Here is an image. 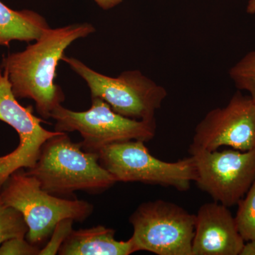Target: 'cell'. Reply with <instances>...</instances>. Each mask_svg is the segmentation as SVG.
I'll return each mask as SVG.
<instances>
[{"label": "cell", "instance_id": "cell-1", "mask_svg": "<svg viewBox=\"0 0 255 255\" xmlns=\"http://www.w3.org/2000/svg\"><path fill=\"white\" fill-rule=\"evenodd\" d=\"M95 31L89 23L49 28L23 51L3 57L0 68L7 72L15 97L34 101L40 117L51 118L65 100L61 87L55 83L58 63L73 42Z\"/></svg>", "mask_w": 255, "mask_h": 255}, {"label": "cell", "instance_id": "cell-2", "mask_svg": "<svg viewBox=\"0 0 255 255\" xmlns=\"http://www.w3.org/2000/svg\"><path fill=\"white\" fill-rule=\"evenodd\" d=\"M36 178L43 190L67 197L75 191L101 194L117 181L100 162V155L82 149L67 132L48 139L34 167L25 171Z\"/></svg>", "mask_w": 255, "mask_h": 255}, {"label": "cell", "instance_id": "cell-3", "mask_svg": "<svg viewBox=\"0 0 255 255\" xmlns=\"http://www.w3.org/2000/svg\"><path fill=\"white\" fill-rule=\"evenodd\" d=\"M0 196L5 204L22 214L28 228L26 240L36 246L50 238L60 221L72 219L82 222L94 210L86 201L60 197L43 190L36 178L23 169L8 178Z\"/></svg>", "mask_w": 255, "mask_h": 255}, {"label": "cell", "instance_id": "cell-4", "mask_svg": "<svg viewBox=\"0 0 255 255\" xmlns=\"http://www.w3.org/2000/svg\"><path fill=\"white\" fill-rule=\"evenodd\" d=\"M62 60L87 82L91 98L102 99L114 112L127 118L156 120V112L167 97V91L140 70H126L117 78H112L95 71L73 57L64 55Z\"/></svg>", "mask_w": 255, "mask_h": 255}, {"label": "cell", "instance_id": "cell-5", "mask_svg": "<svg viewBox=\"0 0 255 255\" xmlns=\"http://www.w3.org/2000/svg\"><path fill=\"white\" fill-rule=\"evenodd\" d=\"M98 154L100 164L117 182H140L186 191L196 179L191 156L177 162H165L151 155L142 140L115 142Z\"/></svg>", "mask_w": 255, "mask_h": 255}, {"label": "cell", "instance_id": "cell-6", "mask_svg": "<svg viewBox=\"0 0 255 255\" xmlns=\"http://www.w3.org/2000/svg\"><path fill=\"white\" fill-rule=\"evenodd\" d=\"M55 130L78 131L82 137V149L99 152L106 146L127 140L148 142L155 136V121L127 118L114 112L105 101L92 98V106L85 112H74L60 105L51 114Z\"/></svg>", "mask_w": 255, "mask_h": 255}, {"label": "cell", "instance_id": "cell-7", "mask_svg": "<svg viewBox=\"0 0 255 255\" xmlns=\"http://www.w3.org/2000/svg\"><path fill=\"white\" fill-rule=\"evenodd\" d=\"M195 220V214L170 201L142 203L129 218L135 253L192 255Z\"/></svg>", "mask_w": 255, "mask_h": 255}, {"label": "cell", "instance_id": "cell-8", "mask_svg": "<svg viewBox=\"0 0 255 255\" xmlns=\"http://www.w3.org/2000/svg\"><path fill=\"white\" fill-rule=\"evenodd\" d=\"M195 162L196 185L214 201L237 205L255 181V147L251 150L208 151L189 146Z\"/></svg>", "mask_w": 255, "mask_h": 255}, {"label": "cell", "instance_id": "cell-9", "mask_svg": "<svg viewBox=\"0 0 255 255\" xmlns=\"http://www.w3.org/2000/svg\"><path fill=\"white\" fill-rule=\"evenodd\" d=\"M0 121L17 132L19 143L7 155L0 156V191L11 174L20 169H31L39 158L45 142L63 132L50 131L42 127L44 121L33 114L31 106L20 105L11 90L6 70L0 68Z\"/></svg>", "mask_w": 255, "mask_h": 255}, {"label": "cell", "instance_id": "cell-10", "mask_svg": "<svg viewBox=\"0 0 255 255\" xmlns=\"http://www.w3.org/2000/svg\"><path fill=\"white\" fill-rule=\"evenodd\" d=\"M191 147L208 151L222 146L235 150L255 147V103L238 92L226 107L209 111L195 128Z\"/></svg>", "mask_w": 255, "mask_h": 255}, {"label": "cell", "instance_id": "cell-11", "mask_svg": "<svg viewBox=\"0 0 255 255\" xmlns=\"http://www.w3.org/2000/svg\"><path fill=\"white\" fill-rule=\"evenodd\" d=\"M192 255H240L246 242L227 206L206 203L195 214Z\"/></svg>", "mask_w": 255, "mask_h": 255}, {"label": "cell", "instance_id": "cell-12", "mask_svg": "<svg viewBox=\"0 0 255 255\" xmlns=\"http://www.w3.org/2000/svg\"><path fill=\"white\" fill-rule=\"evenodd\" d=\"M131 239L119 241L115 231L103 226L72 230L60 246V255H130L135 253Z\"/></svg>", "mask_w": 255, "mask_h": 255}, {"label": "cell", "instance_id": "cell-13", "mask_svg": "<svg viewBox=\"0 0 255 255\" xmlns=\"http://www.w3.org/2000/svg\"><path fill=\"white\" fill-rule=\"evenodd\" d=\"M50 26L46 18L31 10L16 11L0 1V46L13 41H36Z\"/></svg>", "mask_w": 255, "mask_h": 255}, {"label": "cell", "instance_id": "cell-14", "mask_svg": "<svg viewBox=\"0 0 255 255\" xmlns=\"http://www.w3.org/2000/svg\"><path fill=\"white\" fill-rule=\"evenodd\" d=\"M28 228L18 210L5 204L0 196V246L12 238H25Z\"/></svg>", "mask_w": 255, "mask_h": 255}, {"label": "cell", "instance_id": "cell-15", "mask_svg": "<svg viewBox=\"0 0 255 255\" xmlns=\"http://www.w3.org/2000/svg\"><path fill=\"white\" fill-rule=\"evenodd\" d=\"M237 205L234 218L238 232L246 243L255 241V181Z\"/></svg>", "mask_w": 255, "mask_h": 255}, {"label": "cell", "instance_id": "cell-16", "mask_svg": "<svg viewBox=\"0 0 255 255\" xmlns=\"http://www.w3.org/2000/svg\"><path fill=\"white\" fill-rule=\"evenodd\" d=\"M229 76L239 90L249 92L255 103V50L247 53L230 69Z\"/></svg>", "mask_w": 255, "mask_h": 255}, {"label": "cell", "instance_id": "cell-17", "mask_svg": "<svg viewBox=\"0 0 255 255\" xmlns=\"http://www.w3.org/2000/svg\"><path fill=\"white\" fill-rule=\"evenodd\" d=\"M73 220L65 219L60 221L50 236V241L43 249H41L39 255L58 254L60 246L68 237L73 230Z\"/></svg>", "mask_w": 255, "mask_h": 255}, {"label": "cell", "instance_id": "cell-18", "mask_svg": "<svg viewBox=\"0 0 255 255\" xmlns=\"http://www.w3.org/2000/svg\"><path fill=\"white\" fill-rule=\"evenodd\" d=\"M41 249L25 238H12L0 246V255H38Z\"/></svg>", "mask_w": 255, "mask_h": 255}, {"label": "cell", "instance_id": "cell-19", "mask_svg": "<svg viewBox=\"0 0 255 255\" xmlns=\"http://www.w3.org/2000/svg\"><path fill=\"white\" fill-rule=\"evenodd\" d=\"M102 9L109 10L122 4L124 0H94Z\"/></svg>", "mask_w": 255, "mask_h": 255}, {"label": "cell", "instance_id": "cell-20", "mask_svg": "<svg viewBox=\"0 0 255 255\" xmlns=\"http://www.w3.org/2000/svg\"><path fill=\"white\" fill-rule=\"evenodd\" d=\"M240 255H255V241L246 242Z\"/></svg>", "mask_w": 255, "mask_h": 255}, {"label": "cell", "instance_id": "cell-21", "mask_svg": "<svg viewBox=\"0 0 255 255\" xmlns=\"http://www.w3.org/2000/svg\"><path fill=\"white\" fill-rule=\"evenodd\" d=\"M247 12L250 14H255V0H249L247 6Z\"/></svg>", "mask_w": 255, "mask_h": 255}]
</instances>
